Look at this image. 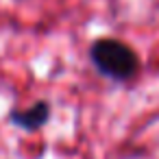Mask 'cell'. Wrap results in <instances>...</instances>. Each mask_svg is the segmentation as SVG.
<instances>
[{
	"instance_id": "6da1fadb",
	"label": "cell",
	"mask_w": 159,
	"mask_h": 159,
	"mask_svg": "<svg viewBox=\"0 0 159 159\" xmlns=\"http://www.w3.org/2000/svg\"><path fill=\"white\" fill-rule=\"evenodd\" d=\"M92 68L111 83H131L142 72L137 50L118 37H98L87 50Z\"/></svg>"
},
{
	"instance_id": "7a4b0ae2",
	"label": "cell",
	"mask_w": 159,
	"mask_h": 159,
	"mask_svg": "<svg viewBox=\"0 0 159 159\" xmlns=\"http://www.w3.org/2000/svg\"><path fill=\"white\" fill-rule=\"evenodd\" d=\"M50 118H52V105L46 98H39L33 105L22 107V109H11L9 116H7L9 124H13L16 129H20L24 133H37V131H42L50 122Z\"/></svg>"
}]
</instances>
